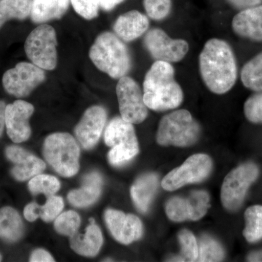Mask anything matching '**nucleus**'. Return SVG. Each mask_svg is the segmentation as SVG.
Here are the masks:
<instances>
[{
    "instance_id": "8",
    "label": "nucleus",
    "mask_w": 262,
    "mask_h": 262,
    "mask_svg": "<svg viewBox=\"0 0 262 262\" xmlns=\"http://www.w3.org/2000/svg\"><path fill=\"white\" fill-rule=\"evenodd\" d=\"M258 174L257 167L253 163L241 165L227 174L221 190V201L226 209L235 211L239 208L248 188Z\"/></svg>"
},
{
    "instance_id": "33",
    "label": "nucleus",
    "mask_w": 262,
    "mask_h": 262,
    "mask_svg": "<svg viewBox=\"0 0 262 262\" xmlns=\"http://www.w3.org/2000/svg\"><path fill=\"white\" fill-rule=\"evenodd\" d=\"M144 9L150 18L161 20L168 16L171 11V0H144Z\"/></svg>"
},
{
    "instance_id": "28",
    "label": "nucleus",
    "mask_w": 262,
    "mask_h": 262,
    "mask_svg": "<svg viewBox=\"0 0 262 262\" xmlns=\"http://www.w3.org/2000/svg\"><path fill=\"white\" fill-rule=\"evenodd\" d=\"M246 228L244 237L248 242L253 243L262 237V206L250 207L245 213Z\"/></svg>"
},
{
    "instance_id": "12",
    "label": "nucleus",
    "mask_w": 262,
    "mask_h": 262,
    "mask_svg": "<svg viewBox=\"0 0 262 262\" xmlns=\"http://www.w3.org/2000/svg\"><path fill=\"white\" fill-rule=\"evenodd\" d=\"M144 45L156 61L176 63L184 59L189 52V44L182 39H172L163 29L155 28L148 31Z\"/></svg>"
},
{
    "instance_id": "5",
    "label": "nucleus",
    "mask_w": 262,
    "mask_h": 262,
    "mask_svg": "<svg viewBox=\"0 0 262 262\" xmlns=\"http://www.w3.org/2000/svg\"><path fill=\"white\" fill-rule=\"evenodd\" d=\"M46 161L64 177L76 175L80 168V147L75 138L67 133H56L46 138L43 145Z\"/></svg>"
},
{
    "instance_id": "32",
    "label": "nucleus",
    "mask_w": 262,
    "mask_h": 262,
    "mask_svg": "<svg viewBox=\"0 0 262 262\" xmlns=\"http://www.w3.org/2000/svg\"><path fill=\"white\" fill-rule=\"evenodd\" d=\"M179 241L182 248V261H196L198 257V244L195 237L187 229L181 231Z\"/></svg>"
},
{
    "instance_id": "21",
    "label": "nucleus",
    "mask_w": 262,
    "mask_h": 262,
    "mask_svg": "<svg viewBox=\"0 0 262 262\" xmlns=\"http://www.w3.org/2000/svg\"><path fill=\"white\" fill-rule=\"evenodd\" d=\"M102 182V178L97 172L88 174L82 180V187L69 193L68 201L77 208L91 206L99 198Z\"/></svg>"
},
{
    "instance_id": "22",
    "label": "nucleus",
    "mask_w": 262,
    "mask_h": 262,
    "mask_svg": "<svg viewBox=\"0 0 262 262\" xmlns=\"http://www.w3.org/2000/svg\"><path fill=\"white\" fill-rule=\"evenodd\" d=\"M70 3V0H32L31 19L34 23L43 24L61 18Z\"/></svg>"
},
{
    "instance_id": "6",
    "label": "nucleus",
    "mask_w": 262,
    "mask_h": 262,
    "mask_svg": "<svg viewBox=\"0 0 262 262\" xmlns=\"http://www.w3.org/2000/svg\"><path fill=\"white\" fill-rule=\"evenodd\" d=\"M104 141L112 148L108 154L110 163L115 166L130 161L139 152V144L133 124L121 117L113 118L104 133Z\"/></svg>"
},
{
    "instance_id": "17",
    "label": "nucleus",
    "mask_w": 262,
    "mask_h": 262,
    "mask_svg": "<svg viewBox=\"0 0 262 262\" xmlns=\"http://www.w3.org/2000/svg\"><path fill=\"white\" fill-rule=\"evenodd\" d=\"M5 154L8 159L14 165L11 173L19 182L33 178L46 169V163L42 160L20 146H8Z\"/></svg>"
},
{
    "instance_id": "14",
    "label": "nucleus",
    "mask_w": 262,
    "mask_h": 262,
    "mask_svg": "<svg viewBox=\"0 0 262 262\" xmlns=\"http://www.w3.org/2000/svg\"><path fill=\"white\" fill-rule=\"evenodd\" d=\"M32 103L17 100L5 108V126L7 134L14 143H21L30 138L32 130L29 119L34 113Z\"/></svg>"
},
{
    "instance_id": "38",
    "label": "nucleus",
    "mask_w": 262,
    "mask_h": 262,
    "mask_svg": "<svg viewBox=\"0 0 262 262\" xmlns=\"http://www.w3.org/2000/svg\"><path fill=\"white\" fill-rule=\"evenodd\" d=\"M124 1L125 0H99L100 8L105 11H110Z\"/></svg>"
},
{
    "instance_id": "40",
    "label": "nucleus",
    "mask_w": 262,
    "mask_h": 262,
    "mask_svg": "<svg viewBox=\"0 0 262 262\" xmlns=\"http://www.w3.org/2000/svg\"><path fill=\"white\" fill-rule=\"evenodd\" d=\"M2 261V256H1V255H0V261Z\"/></svg>"
},
{
    "instance_id": "16",
    "label": "nucleus",
    "mask_w": 262,
    "mask_h": 262,
    "mask_svg": "<svg viewBox=\"0 0 262 262\" xmlns=\"http://www.w3.org/2000/svg\"><path fill=\"white\" fill-rule=\"evenodd\" d=\"M105 222L115 239L122 244H130L142 235V223L135 215L108 209L105 213Z\"/></svg>"
},
{
    "instance_id": "36",
    "label": "nucleus",
    "mask_w": 262,
    "mask_h": 262,
    "mask_svg": "<svg viewBox=\"0 0 262 262\" xmlns=\"http://www.w3.org/2000/svg\"><path fill=\"white\" fill-rule=\"evenodd\" d=\"M31 262H53L55 260L51 254L44 249H37L31 255Z\"/></svg>"
},
{
    "instance_id": "34",
    "label": "nucleus",
    "mask_w": 262,
    "mask_h": 262,
    "mask_svg": "<svg viewBox=\"0 0 262 262\" xmlns=\"http://www.w3.org/2000/svg\"><path fill=\"white\" fill-rule=\"evenodd\" d=\"M77 14L87 20L96 18L98 15L99 0H70Z\"/></svg>"
},
{
    "instance_id": "13",
    "label": "nucleus",
    "mask_w": 262,
    "mask_h": 262,
    "mask_svg": "<svg viewBox=\"0 0 262 262\" xmlns=\"http://www.w3.org/2000/svg\"><path fill=\"white\" fill-rule=\"evenodd\" d=\"M210 198L205 191H194L187 198H175L169 200L165 212L170 220L182 222L186 220H201L209 208Z\"/></svg>"
},
{
    "instance_id": "42",
    "label": "nucleus",
    "mask_w": 262,
    "mask_h": 262,
    "mask_svg": "<svg viewBox=\"0 0 262 262\" xmlns=\"http://www.w3.org/2000/svg\"><path fill=\"white\" fill-rule=\"evenodd\" d=\"M0 1H1V0H0Z\"/></svg>"
},
{
    "instance_id": "41",
    "label": "nucleus",
    "mask_w": 262,
    "mask_h": 262,
    "mask_svg": "<svg viewBox=\"0 0 262 262\" xmlns=\"http://www.w3.org/2000/svg\"><path fill=\"white\" fill-rule=\"evenodd\" d=\"M261 261H262V253H261Z\"/></svg>"
},
{
    "instance_id": "7",
    "label": "nucleus",
    "mask_w": 262,
    "mask_h": 262,
    "mask_svg": "<svg viewBox=\"0 0 262 262\" xmlns=\"http://www.w3.org/2000/svg\"><path fill=\"white\" fill-rule=\"evenodd\" d=\"M57 44L54 28L41 24L27 37L24 50L32 63L42 70L51 71L57 66Z\"/></svg>"
},
{
    "instance_id": "35",
    "label": "nucleus",
    "mask_w": 262,
    "mask_h": 262,
    "mask_svg": "<svg viewBox=\"0 0 262 262\" xmlns=\"http://www.w3.org/2000/svg\"><path fill=\"white\" fill-rule=\"evenodd\" d=\"M244 113L249 121L262 122V93L248 98L244 105Z\"/></svg>"
},
{
    "instance_id": "10",
    "label": "nucleus",
    "mask_w": 262,
    "mask_h": 262,
    "mask_svg": "<svg viewBox=\"0 0 262 262\" xmlns=\"http://www.w3.org/2000/svg\"><path fill=\"white\" fill-rule=\"evenodd\" d=\"M212 167L213 163L208 155H192L182 165L164 177L162 187L167 191H174L186 184L201 182L211 173Z\"/></svg>"
},
{
    "instance_id": "1",
    "label": "nucleus",
    "mask_w": 262,
    "mask_h": 262,
    "mask_svg": "<svg viewBox=\"0 0 262 262\" xmlns=\"http://www.w3.org/2000/svg\"><path fill=\"white\" fill-rule=\"evenodd\" d=\"M199 69L203 82L215 94L228 92L237 80L235 57L223 39L212 38L207 41L200 54Z\"/></svg>"
},
{
    "instance_id": "39",
    "label": "nucleus",
    "mask_w": 262,
    "mask_h": 262,
    "mask_svg": "<svg viewBox=\"0 0 262 262\" xmlns=\"http://www.w3.org/2000/svg\"><path fill=\"white\" fill-rule=\"evenodd\" d=\"M7 105L4 101H0V137L3 135L5 126V108Z\"/></svg>"
},
{
    "instance_id": "19",
    "label": "nucleus",
    "mask_w": 262,
    "mask_h": 262,
    "mask_svg": "<svg viewBox=\"0 0 262 262\" xmlns=\"http://www.w3.org/2000/svg\"><path fill=\"white\" fill-rule=\"evenodd\" d=\"M234 32L253 40H262V5L246 8L232 19Z\"/></svg>"
},
{
    "instance_id": "2",
    "label": "nucleus",
    "mask_w": 262,
    "mask_h": 262,
    "mask_svg": "<svg viewBox=\"0 0 262 262\" xmlns=\"http://www.w3.org/2000/svg\"><path fill=\"white\" fill-rule=\"evenodd\" d=\"M143 94L146 106L156 112L179 107L184 100L173 67L165 61H156L151 66L143 82Z\"/></svg>"
},
{
    "instance_id": "23",
    "label": "nucleus",
    "mask_w": 262,
    "mask_h": 262,
    "mask_svg": "<svg viewBox=\"0 0 262 262\" xmlns=\"http://www.w3.org/2000/svg\"><path fill=\"white\" fill-rule=\"evenodd\" d=\"M158 187V176L145 174L139 177L130 189V194L134 204L141 213H146L149 208Z\"/></svg>"
},
{
    "instance_id": "18",
    "label": "nucleus",
    "mask_w": 262,
    "mask_h": 262,
    "mask_svg": "<svg viewBox=\"0 0 262 262\" xmlns=\"http://www.w3.org/2000/svg\"><path fill=\"white\" fill-rule=\"evenodd\" d=\"M149 20L138 10H130L120 15L113 25L114 32L124 42H130L147 32Z\"/></svg>"
},
{
    "instance_id": "9",
    "label": "nucleus",
    "mask_w": 262,
    "mask_h": 262,
    "mask_svg": "<svg viewBox=\"0 0 262 262\" xmlns=\"http://www.w3.org/2000/svg\"><path fill=\"white\" fill-rule=\"evenodd\" d=\"M120 115L131 124L144 122L148 116V107L139 84L128 76L119 79L116 86Z\"/></svg>"
},
{
    "instance_id": "25",
    "label": "nucleus",
    "mask_w": 262,
    "mask_h": 262,
    "mask_svg": "<svg viewBox=\"0 0 262 262\" xmlns=\"http://www.w3.org/2000/svg\"><path fill=\"white\" fill-rule=\"evenodd\" d=\"M24 225L17 211L11 207L0 208V237L10 242L18 241L24 234Z\"/></svg>"
},
{
    "instance_id": "37",
    "label": "nucleus",
    "mask_w": 262,
    "mask_h": 262,
    "mask_svg": "<svg viewBox=\"0 0 262 262\" xmlns=\"http://www.w3.org/2000/svg\"><path fill=\"white\" fill-rule=\"evenodd\" d=\"M231 5L239 9H246L261 4L262 0H227Z\"/></svg>"
},
{
    "instance_id": "26",
    "label": "nucleus",
    "mask_w": 262,
    "mask_h": 262,
    "mask_svg": "<svg viewBox=\"0 0 262 262\" xmlns=\"http://www.w3.org/2000/svg\"><path fill=\"white\" fill-rule=\"evenodd\" d=\"M32 0H1L0 28L11 19L25 20L31 14Z\"/></svg>"
},
{
    "instance_id": "27",
    "label": "nucleus",
    "mask_w": 262,
    "mask_h": 262,
    "mask_svg": "<svg viewBox=\"0 0 262 262\" xmlns=\"http://www.w3.org/2000/svg\"><path fill=\"white\" fill-rule=\"evenodd\" d=\"M241 80L247 89L262 91V52L245 64L241 71Z\"/></svg>"
},
{
    "instance_id": "4",
    "label": "nucleus",
    "mask_w": 262,
    "mask_h": 262,
    "mask_svg": "<svg viewBox=\"0 0 262 262\" xmlns=\"http://www.w3.org/2000/svg\"><path fill=\"white\" fill-rule=\"evenodd\" d=\"M201 131V126L189 111L177 110L160 120L157 142L161 146L188 147L198 141Z\"/></svg>"
},
{
    "instance_id": "3",
    "label": "nucleus",
    "mask_w": 262,
    "mask_h": 262,
    "mask_svg": "<svg viewBox=\"0 0 262 262\" xmlns=\"http://www.w3.org/2000/svg\"><path fill=\"white\" fill-rule=\"evenodd\" d=\"M89 57L98 70L115 80L126 76L131 68L126 45L113 32H102L96 38Z\"/></svg>"
},
{
    "instance_id": "15",
    "label": "nucleus",
    "mask_w": 262,
    "mask_h": 262,
    "mask_svg": "<svg viewBox=\"0 0 262 262\" xmlns=\"http://www.w3.org/2000/svg\"><path fill=\"white\" fill-rule=\"evenodd\" d=\"M107 113L101 106H93L84 112L75 129L77 140L82 147L92 149L97 144L106 125Z\"/></svg>"
},
{
    "instance_id": "29",
    "label": "nucleus",
    "mask_w": 262,
    "mask_h": 262,
    "mask_svg": "<svg viewBox=\"0 0 262 262\" xmlns=\"http://www.w3.org/2000/svg\"><path fill=\"white\" fill-rule=\"evenodd\" d=\"M29 189L33 194H42L50 196L54 195L59 190L61 184L59 181L53 176L38 174L29 182Z\"/></svg>"
},
{
    "instance_id": "31",
    "label": "nucleus",
    "mask_w": 262,
    "mask_h": 262,
    "mask_svg": "<svg viewBox=\"0 0 262 262\" xmlns=\"http://www.w3.org/2000/svg\"><path fill=\"white\" fill-rule=\"evenodd\" d=\"M80 225V217L75 211H66L58 215L55 220V229L63 235L72 236Z\"/></svg>"
},
{
    "instance_id": "30",
    "label": "nucleus",
    "mask_w": 262,
    "mask_h": 262,
    "mask_svg": "<svg viewBox=\"0 0 262 262\" xmlns=\"http://www.w3.org/2000/svg\"><path fill=\"white\" fill-rule=\"evenodd\" d=\"M225 256L223 248L218 242L208 237L203 236L198 246L196 261H221Z\"/></svg>"
},
{
    "instance_id": "24",
    "label": "nucleus",
    "mask_w": 262,
    "mask_h": 262,
    "mask_svg": "<svg viewBox=\"0 0 262 262\" xmlns=\"http://www.w3.org/2000/svg\"><path fill=\"white\" fill-rule=\"evenodd\" d=\"M64 203L61 196L52 195L48 196L44 206H39L36 203H29L24 208V215L29 222H34L40 217L44 222H51L60 215Z\"/></svg>"
},
{
    "instance_id": "20",
    "label": "nucleus",
    "mask_w": 262,
    "mask_h": 262,
    "mask_svg": "<svg viewBox=\"0 0 262 262\" xmlns=\"http://www.w3.org/2000/svg\"><path fill=\"white\" fill-rule=\"evenodd\" d=\"M91 223L84 234L76 232L70 236L71 248L81 256L92 257L97 255L103 244V236L101 229L91 220Z\"/></svg>"
},
{
    "instance_id": "11",
    "label": "nucleus",
    "mask_w": 262,
    "mask_h": 262,
    "mask_svg": "<svg viewBox=\"0 0 262 262\" xmlns=\"http://www.w3.org/2000/svg\"><path fill=\"white\" fill-rule=\"evenodd\" d=\"M46 80L44 70L33 63L20 62L5 72L3 85L5 91L17 98L27 97Z\"/></svg>"
}]
</instances>
